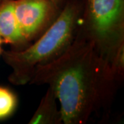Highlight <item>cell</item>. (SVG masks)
Segmentation results:
<instances>
[{"label": "cell", "instance_id": "cell-1", "mask_svg": "<svg viewBox=\"0 0 124 124\" xmlns=\"http://www.w3.org/2000/svg\"><path fill=\"white\" fill-rule=\"evenodd\" d=\"M29 84L53 88L63 124H85L94 114L109 107L119 84L109 63L77 31L64 53L36 68Z\"/></svg>", "mask_w": 124, "mask_h": 124}, {"label": "cell", "instance_id": "cell-2", "mask_svg": "<svg viewBox=\"0 0 124 124\" xmlns=\"http://www.w3.org/2000/svg\"><path fill=\"white\" fill-rule=\"evenodd\" d=\"M83 0H68L56 21L39 37L22 50H3L4 62L11 68L8 81L15 85L29 84L36 68L64 53L75 39Z\"/></svg>", "mask_w": 124, "mask_h": 124}, {"label": "cell", "instance_id": "cell-3", "mask_svg": "<svg viewBox=\"0 0 124 124\" xmlns=\"http://www.w3.org/2000/svg\"><path fill=\"white\" fill-rule=\"evenodd\" d=\"M78 32L110 64L124 45V0H83Z\"/></svg>", "mask_w": 124, "mask_h": 124}, {"label": "cell", "instance_id": "cell-4", "mask_svg": "<svg viewBox=\"0 0 124 124\" xmlns=\"http://www.w3.org/2000/svg\"><path fill=\"white\" fill-rule=\"evenodd\" d=\"M62 9L51 0H15V13L19 26L30 44L52 26Z\"/></svg>", "mask_w": 124, "mask_h": 124}, {"label": "cell", "instance_id": "cell-5", "mask_svg": "<svg viewBox=\"0 0 124 124\" xmlns=\"http://www.w3.org/2000/svg\"><path fill=\"white\" fill-rule=\"evenodd\" d=\"M0 36L10 49L22 50L31 44L23 36L15 13V0L0 1Z\"/></svg>", "mask_w": 124, "mask_h": 124}, {"label": "cell", "instance_id": "cell-6", "mask_svg": "<svg viewBox=\"0 0 124 124\" xmlns=\"http://www.w3.org/2000/svg\"><path fill=\"white\" fill-rule=\"evenodd\" d=\"M58 99L51 87L48 86L29 124H62V112L58 108Z\"/></svg>", "mask_w": 124, "mask_h": 124}, {"label": "cell", "instance_id": "cell-7", "mask_svg": "<svg viewBox=\"0 0 124 124\" xmlns=\"http://www.w3.org/2000/svg\"><path fill=\"white\" fill-rule=\"evenodd\" d=\"M17 104V97L15 93L7 87L0 86V121L13 115Z\"/></svg>", "mask_w": 124, "mask_h": 124}, {"label": "cell", "instance_id": "cell-8", "mask_svg": "<svg viewBox=\"0 0 124 124\" xmlns=\"http://www.w3.org/2000/svg\"><path fill=\"white\" fill-rule=\"evenodd\" d=\"M110 68L112 75L120 84L124 77V45L121 46L116 52L110 63Z\"/></svg>", "mask_w": 124, "mask_h": 124}, {"label": "cell", "instance_id": "cell-9", "mask_svg": "<svg viewBox=\"0 0 124 124\" xmlns=\"http://www.w3.org/2000/svg\"><path fill=\"white\" fill-rule=\"evenodd\" d=\"M51 1H53L55 4L57 5L58 6H59L60 8H63V6H64V4L68 0H51Z\"/></svg>", "mask_w": 124, "mask_h": 124}, {"label": "cell", "instance_id": "cell-10", "mask_svg": "<svg viewBox=\"0 0 124 124\" xmlns=\"http://www.w3.org/2000/svg\"><path fill=\"white\" fill-rule=\"evenodd\" d=\"M3 44H4V41H3V39H2L1 37L0 36V46H1Z\"/></svg>", "mask_w": 124, "mask_h": 124}, {"label": "cell", "instance_id": "cell-11", "mask_svg": "<svg viewBox=\"0 0 124 124\" xmlns=\"http://www.w3.org/2000/svg\"><path fill=\"white\" fill-rule=\"evenodd\" d=\"M3 48H1V46H0V57L1 56V54H2V52H3Z\"/></svg>", "mask_w": 124, "mask_h": 124}, {"label": "cell", "instance_id": "cell-12", "mask_svg": "<svg viewBox=\"0 0 124 124\" xmlns=\"http://www.w3.org/2000/svg\"><path fill=\"white\" fill-rule=\"evenodd\" d=\"M0 1H1V0H0Z\"/></svg>", "mask_w": 124, "mask_h": 124}]
</instances>
